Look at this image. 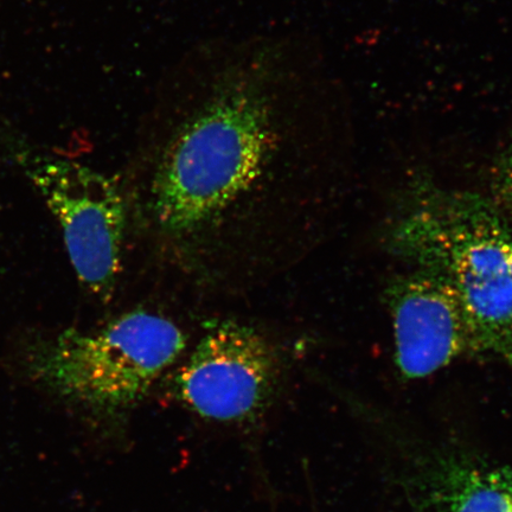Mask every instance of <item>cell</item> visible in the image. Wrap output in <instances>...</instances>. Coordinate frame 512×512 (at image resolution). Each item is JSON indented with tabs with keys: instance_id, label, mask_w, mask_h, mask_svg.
<instances>
[{
	"instance_id": "52a82bcc",
	"label": "cell",
	"mask_w": 512,
	"mask_h": 512,
	"mask_svg": "<svg viewBox=\"0 0 512 512\" xmlns=\"http://www.w3.org/2000/svg\"><path fill=\"white\" fill-rule=\"evenodd\" d=\"M492 192L497 208L512 223V140L494 160L491 171Z\"/></svg>"
},
{
	"instance_id": "6da1fadb",
	"label": "cell",
	"mask_w": 512,
	"mask_h": 512,
	"mask_svg": "<svg viewBox=\"0 0 512 512\" xmlns=\"http://www.w3.org/2000/svg\"><path fill=\"white\" fill-rule=\"evenodd\" d=\"M388 246L451 287L484 354L512 369V223L494 201L420 179L389 228Z\"/></svg>"
},
{
	"instance_id": "5b68a950",
	"label": "cell",
	"mask_w": 512,
	"mask_h": 512,
	"mask_svg": "<svg viewBox=\"0 0 512 512\" xmlns=\"http://www.w3.org/2000/svg\"><path fill=\"white\" fill-rule=\"evenodd\" d=\"M395 363L408 380H419L467 355L484 354L457 294L426 272L396 279L387 291Z\"/></svg>"
},
{
	"instance_id": "7a4b0ae2",
	"label": "cell",
	"mask_w": 512,
	"mask_h": 512,
	"mask_svg": "<svg viewBox=\"0 0 512 512\" xmlns=\"http://www.w3.org/2000/svg\"><path fill=\"white\" fill-rule=\"evenodd\" d=\"M185 347L187 337L174 322L138 310L93 332L32 338L24 360L32 379L61 399L114 422L145 398Z\"/></svg>"
},
{
	"instance_id": "3957f363",
	"label": "cell",
	"mask_w": 512,
	"mask_h": 512,
	"mask_svg": "<svg viewBox=\"0 0 512 512\" xmlns=\"http://www.w3.org/2000/svg\"><path fill=\"white\" fill-rule=\"evenodd\" d=\"M24 174L59 221L82 286L102 302L113 297L121 272L126 210L117 184L86 165L18 156Z\"/></svg>"
},
{
	"instance_id": "8992f818",
	"label": "cell",
	"mask_w": 512,
	"mask_h": 512,
	"mask_svg": "<svg viewBox=\"0 0 512 512\" xmlns=\"http://www.w3.org/2000/svg\"><path fill=\"white\" fill-rule=\"evenodd\" d=\"M441 486L444 512H512V475L483 466H459Z\"/></svg>"
},
{
	"instance_id": "277c9868",
	"label": "cell",
	"mask_w": 512,
	"mask_h": 512,
	"mask_svg": "<svg viewBox=\"0 0 512 512\" xmlns=\"http://www.w3.org/2000/svg\"><path fill=\"white\" fill-rule=\"evenodd\" d=\"M277 356L251 326L224 320L207 334L172 380L174 398L201 418L254 424L278 386Z\"/></svg>"
}]
</instances>
